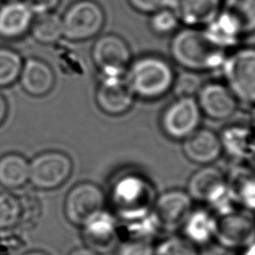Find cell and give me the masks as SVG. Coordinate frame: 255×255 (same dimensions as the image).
Instances as JSON below:
<instances>
[{
    "label": "cell",
    "mask_w": 255,
    "mask_h": 255,
    "mask_svg": "<svg viewBox=\"0 0 255 255\" xmlns=\"http://www.w3.org/2000/svg\"><path fill=\"white\" fill-rule=\"evenodd\" d=\"M226 50L216 46L204 29L186 27L177 31L169 45L173 61L184 70L193 72L210 71L221 68Z\"/></svg>",
    "instance_id": "6da1fadb"
},
{
    "label": "cell",
    "mask_w": 255,
    "mask_h": 255,
    "mask_svg": "<svg viewBox=\"0 0 255 255\" xmlns=\"http://www.w3.org/2000/svg\"><path fill=\"white\" fill-rule=\"evenodd\" d=\"M156 196L153 186L139 173L128 172L117 177L110 189V199L118 220L143 217L152 211Z\"/></svg>",
    "instance_id": "7a4b0ae2"
},
{
    "label": "cell",
    "mask_w": 255,
    "mask_h": 255,
    "mask_svg": "<svg viewBox=\"0 0 255 255\" xmlns=\"http://www.w3.org/2000/svg\"><path fill=\"white\" fill-rule=\"evenodd\" d=\"M125 78L135 97L153 101L171 90L175 74L165 59L147 55L131 61Z\"/></svg>",
    "instance_id": "3957f363"
},
{
    "label": "cell",
    "mask_w": 255,
    "mask_h": 255,
    "mask_svg": "<svg viewBox=\"0 0 255 255\" xmlns=\"http://www.w3.org/2000/svg\"><path fill=\"white\" fill-rule=\"evenodd\" d=\"M186 192L192 200L207 204L216 216L237 207L231 197L224 173L210 164L204 165L189 177Z\"/></svg>",
    "instance_id": "277c9868"
},
{
    "label": "cell",
    "mask_w": 255,
    "mask_h": 255,
    "mask_svg": "<svg viewBox=\"0 0 255 255\" xmlns=\"http://www.w3.org/2000/svg\"><path fill=\"white\" fill-rule=\"evenodd\" d=\"M221 70L237 101L255 105V47L239 48L227 55Z\"/></svg>",
    "instance_id": "5b68a950"
},
{
    "label": "cell",
    "mask_w": 255,
    "mask_h": 255,
    "mask_svg": "<svg viewBox=\"0 0 255 255\" xmlns=\"http://www.w3.org/2000/svg\"><path fill=\"white\" fill-rule=\"evenodd\" d=\"M106 16L99 3L79 0L70 5L62 16L63 37L80 42L96 37L103 29Z\"/></svg>",
    "instance_id": "8992f818"
},
{
    "label": "cell",
    "mask_w": 255,
    "mask_h": 255,
    "mask_svg": "<svg viewBox=\"0 0 255 255\" xmlns=\"http://www.w3.org/2000/svg\"><path fill=\"white\" fill-rule=\"evenodd\" d=\"M91 55L100 72V78L125 77L131 62L128 43L117 34L99 37L92 47Z\"/></svg>",
    "instance_id": "52a82bcc"
},
{
    "label": "cell",
    "mask_w": 255,
    "mask_h": 255,
    "mask_svg": "<svg viewBox=\"0 0 255 255\" xmlns=\"http://www.w3.org/2000/svg\"><path fill=\"white\" fill-rule=\"evenodd\" d=\"M216 217L214 241L220 246L235 250L255 242V212L236 207Z\"/></svg>",
    "instance_id": "ba28073f"
},
{
    "label": "cell",
    "mask_w": 255,
    "mask_h": 255,
    "mask_svg": "<svg viewBox=\"0 0 255 255\" xmlns=\"http://www.w3.org/2000/svg\"><path fill=\"white\" fill-rule=\"evenodd\" d=\"M73 170L71 157L59 150H47L30 161L31 184L42 190H52L64 184Z\"/></svg>",
    "instance_id": "9c48e42d"
},
{
    "label": "cell",
    "mask_w": 255,
    "mask_h": 255,
    "mask_svg": "<svg viewBox=\"0 0 255 255\" xmlns=\"http://www.w3.org/2000/svg\"><path fill=\"white\" fill-rule=\"evenodd\" d=\"M201 115L195 97L176 98L162 112L160 127L169 138L183 140L199 128Z\"/></svg>",
    "instance_id": "30bf717a"
},
{
    "label": "cell",
    "mask_w": 255,
    "mask_h": 255,
    "mask_svg": "<svg viewBox=\"0 0 255 255\" xmlns=\"http://www.w3.org/2000/svg\"><path fill=\"white\" fill-rule=\"evenodd\" d=\"M106 195L96 183L85 181L73 186L65 199V215L76 226H83L105 210Z\"/></svg>",
    "instance_id": "8fae6325"
},
{
    "label": "cell",
    "mask_w": 255,
    "mask_h": 255,
    "mask_svg": "<svg viewBox=\"0 0 255 255\" xmlns=\"http://www.w3.org/2000/svg\"><path fill=\"white\" fill-rule=\"evenodd\" d=\"M192 210V199L181 189H169L154 200L152 213L160 230L172 232L181 228Z\"/></svg>",
    "instance_id": "7c38bea8"
},
{
    "label": "cell",
    "mask_w": 255,
    "mask_h": 255,
    "mask_svg": "<svg viewBox=\"0 0 255 255\" xmlns=\"http://www.w3.org/2000/svg\"><path fill=\"white\" fill-rule=\"evenodd\" d=\"M135 96L125 77L100 78L96 92V103L100 110L113 117L130 110Z\"/></svg>",
    "instance_id": "4fadbf2b"
},
{
    "label": "cell",
    "mask_w": 255,
    "mask_h": 255,
    "mask_svg": "<svg viewBox=\"0 0 255 255\" xmlns=\"http://www.w3.org/2000/svg\"><path fill=\"white\" fill-rule=\"evenodd\" d=\"M195 99L201 114L216 121L230 118L238 106L237 99L228 87L218 82L203 84Z\"/></svg>",
    "instance_id": "5bb4252c"
},
{
    "label": "cell",
    "mask_w": 255,
    "mask_h": 255,
    "mask_svg": "<svg viewBox=\"0 0 255 255\" xmlns=\"http://www.w3.org/2000/svg\"><path fill=\"white\" fill-rule=\"evenodd\" d=\"M82 227V234L87 247L99 254L111 251L119 243L118 218L114 213L103 210Z\"/></svg>",
    "instance_id": "9a60e30c"
},
{
    "label": "cell",
    "mask_w": 255,
    "mask_h": 255,
    "mask_svg": "<svg viewBox=\"0 0 255 255\" xmlns=\"http://www.w3.org/2000/svg\"><path fill=\"white\" fill-rule=\"evenodd\" d=\"M182 151L191 162L209 165L223 152L220 137L208 128H197L183 139Z\"/></svg>",
    "instance_id": "2e32d148"
},
{
    "label": "cell",
    "mask_w": 255,
    "mask_h": 255,
    "mask_svg": "<svg viewBox=\"0 0 255 255\" xmlns=\"http://www.w3.org/2000/svg\"><path fill=\"white\" fill-rule=\"evenodd\" d=\"M221 0H171L169 9L186 27L203 28L221 10Z\"/></svg>",
    "instance_id": "e0dca14e"
},
{
    "label": "cell",
    "mask_w": 255,
    "mask_h": 255,
    "mask_svg": "<svg viewBox=\"0 0 255 255\" xmlns=\"http://www.w3.org/2000/svg\"><path fill=\"white\" fill-rule=\"evenodd\" d=\"M35 15L23 0L6 1L0 6V38L17 40L30 32Z\"/></svg>",
    "instance_id": "ac0fdd59"
},
{
    "label": "cell",
    "mask_w": 255,
    "mask_h": 255,
    "mask_svg": "<svg viewBox=\"0 0 255 255\" xmlns=\"http://www.w3.org/2000/svg\"><path fill=\"white\" fill-rule=\"evenodd\" d=\"M18 81L28 95L43 97L54 88L55 74L46 62L37 58H29L23 63Z\"/></svg>",
    "instance_id": "d6986e66"
},
{
    "label": "cell",
    "mask_w": 255,
    "mask_h": 255,
    "mask_svg": "<svg viewBox=\"0 0 255 255\" xmlns=\"http://www.w3.org/2000/svg\"><path fill=\"white\" fill-rule=\"evenodd\" d=\"M222 149L237 160L255 157V127L235 124L225 128L219 136Z\"/></svg>",
    "instance_id": "ffe728a7"
},
{
    "label": "cell",
    "mask_w": 255,
    "mask_h": 255,
    "mask_svg": "<svg viewBox=\"0 0 255 255\" xmlns=\"http://www.w3.org/2000/svg\"><path fill=\"white\" fill-rule=\"evenodd\" d=\"M216 215L206 208L192 209L183 225L182 236L193 243L195 246H204L215 239Z\"/></svg>",
    "instance_id": "44dd1931"
},
{
    "label": "cell",
    "mask_w": 255,
    "mask_h": 255,
    "mask_svg": "<svg viewBox=\"0 0 255 255\" xmlns=\"http://www.w3.org/2000/svg\"><path fill=\"white\" fill-rule=\"evenodd\" d=\"M30 161L22 154L11 152L0 157V185L17 189L29 181Z\"/></svg>",
    "instance_id": "7402d4cb"
},
{
    "label": "cell",
    "mask_w": 255,
    "mask_h": 255,
    "mask_svg": "<svg viewBox=\"0 0 255 255\" xmlns=\"http://www.w3.org/2000/svg\"><path fill=\"white\" fill-rule=\"evenodd\" d=\"M220 12L241 37L255 32V0H224Z\"/></svg>",
    "instance_id": "603a6c76"
},
{
    "label": "cell",
    "mask_w": 255,
    "mask_h": 255,
    "mask_svg": "<svg viewBox=\"0 0 255 255\" xmlns=\"http://www.w3.org/2000/svg\"><path fill=\"white\" fill-rule=\"evenodd\" d=\"M160 231L159 225L152 211L147 215L131 219L118 220V241L151 242Z\"/></svg>",
    "instance_id": "cb8c5ba5"
},
{
    "label": "cell",
    "mask_w": 255,
    "mask_h": 255,
    "mask_svg": "<svg viewBox=\"0 0 255 255\" xmlns=\"http://www.w3.org/2000/svg\"><path fill=\"white\" fill-rule=\"evenodd\" d=\"M227 182L235 205L255 212V174L248 171L234 172Z\"/></svg>",
    "instance_id": "d4e9b609"
},
{
    "label": "cell",
    "mask_w": 255,
    "mask_h": 255,
    "mask_svg": "<svg viewBox=\"0 0 255 255\" xmlns=\"http://www.w3.org/2000/svg\"><path fill=\"white\" fill-rule=\"evenodd\" d=\"M30 32L34 40L40 44H55L63 37L62 17L55 12L35 15Z\"/></svg>",
    "instance_id": "484cf974"
},
{
    "label": "cell",
    "mask_w": 255,
    "mask_h": 255,
    "mask_svg": "<svg viewBox=\"0 0 255 255\" xmlns=\"http://www.w3.org/2000/svg\"><path fill=\"white\" fill-rule=\"evenodd\" d=\"M24 60L9 47H0V88H6L19 80Z\"/></svg>",
    "instance_id": "4316f807"
},
{
    "label": "cell",
    "mask_w": 255,
    "mask_h": 255,
    "mask_svg": "<svg viewBox=\"0 0 255 255\" xmlns=\"http://www.w3.org/2000/svg\"><path fill=\"white\" fill-rule=\"evenodd\" d=\"M22 205L20 198L9 192L0 193V229H9L21 223Z\"/></svg>",
    "instance_id": "83f0119b"
},
{
    "label": "cell",
    "mask_w": 255,
    "mask_h": 255,
    "mask_svg": "<svg viewBox=\"0 0 255 255\" xmlns=\"http://www.w3.org/2000/svg\"><path fill=\"white\" fill-rule=\"evenodd\" d=\"M153 255H199V251L184 236L171 235L154 246Z\"/></svg>",
    "instance_id": "f1b7e54d"
},
{
    "label": "cell",
    "mask_w": 255,
    "mask_h": 255,
    "mask_svg": "<svg viewBox=\"0 0 255 255\" xmlns=\"http://www.w3.org/2000/svg\"><path fill=\"white\" fill-rule=\"evenodd\" d=\"M202 85L201 78L197 72L184 70L177 76L175 75L171 90L176 98L195 97Z\"/></svg>",
    "instance_id": "f546056e"
},
{
    "label": "cell",
    "mask_w": 255,
    "mask_h": 255,
    "mask_svg": "<svg viewBox=\"0 0 255 255\" xmlns=\"http://www.w3.org/2000/svg\"><path fill=\"white\" fill-rule=\"evenodd\" d=\"M178 25L179 21L177 17L169 8L152 13L149 19L150 30L158 36H165L173 33Z\"/></svg>",
    "instance_id": "4dcf8cb0"
},
{
    "label": "cell",
    "mask_w": 255,
    "mask_h": 255,
    "mask_svg": "<svg viewBox=\"0 0 255 255\" xmlns=\"http://www.w3.org/2000/svg\"><path fill=\"white\" fill-rule=\"evenodd\" d=\"M153 252L151 242L126 241L118 243L116 255H153Z\"/></svg>",
    "instance_id": "1f68e13d"
},
{
    "label": "cell",
    "mask_w": 255,
    "mask_h": 255,
    "mask_svg": "<svg viewBox=\"0 0 255 255\" xmlns=\"http://www.w3.org/2000/svg\"><path fill=\"white\" fill-rule=\"evenodd\" d=\"M22 205V219L21 223L31 225L37 220L40 214V203L39 200L32 196H25L23 199L20 198Z\"/></svg>",
    "instance_id": "d6a6232c"
},
{
    "label": "cell",
    "mask_w": 255,
    "mask_h": 255,
    "mask_svg": "<svg viewBox=\"0 0 255 255\" xmlns=\"http://www.w3.org/2000/svg\"><path fill=\"white\" fill-rule=\"evenodd\" d=\"M130 6L140 12L145 14H152L161 9L169 8L171 0H128Z\"/></svg>",
    "instance_id": "836d02e7"
},
{
    "label": "cell",
    "mask_w": 255,
    "mask_h": 255,
    "mask_svg": "<svg viewBox=\"0 0 255 255\" xmlns=\"http://www.w3.org/2000/svg\"><path fill=\"white\" fill-rule=\"evenodd\" d=\"M31 9L34 15L54 12L58 7L60 0H23Z\"/></svg>",
    "instance_id": "e575fe53"
},
{
    "label": "cell",
    "mask_w": 255,
    "mask_h": 255,
    "mask_svg": "<svg viewBox=\"0 0 255 255\" xmlns=\"http://www.w3.org/2000/svg\"><path fill=\"white\" fill-rule=\"evenodd\" d=\"M228 255H255V242L240 249L230 250Z\"/></svg>",
    "instance_id": "d590c367"
},
{
    "label": "cell",
    "mask_w": 255,
    "mask_h": 255,
    "mask_svg": "<svg viewBox=\"0 0 255 255\" xmlns=\"http://www.w3.org/2000/svg\"><path fill=\"white\" fill-rule=\"evenodd\" d=\"M8 114V104L5 97L0 93V125L5 121Z\"/></svg>",
    "instance_id": "8d00e7d4"
},
{
    "label": "cell",
    "mask_w": 255,
    "mask_h": 255,
    "mask_svg": "<svg viewBox=\"0 0 255 255\" xmlns=\"http://www.w3.org/2000/svg\"><path fill=\"white\" fill-rule=\"evenodd\" d=\"M69 255H100V254L89 247H80L71 251Z\"/></svg>",
    "instance_id": "74e56055"
},
{
    "label": "cell",
    "mask_w": 255,
    "mask_h": 255,
    "mask_svg": "<svg viewBox=\"0 0 255 255\" xmlns=\"http://www.w3.org/2000/svg\"><path fill=\"white\" fill-rule=\"evenodd\" d=\"M24 255H49L48 253L44 252V251H39V250H34V251H30L28 253H25Z\"/></svg>",
    "instance_id": "f35d334b"
},
{
    "label": "cell",
    "mask_w": 255,
    "mask_h": 255,
    "mask_svg": "<svg viewBox=\"0 0 255 255\" xmlns=\"http://www.w3.org/2000/svg\"><path fill=\"white\" fill-rule=\"evenodd\" d=\"M6 1H10V0H6Z\"/></svg>",
    "instance_id": "ab89813d"
}]
</instances>
